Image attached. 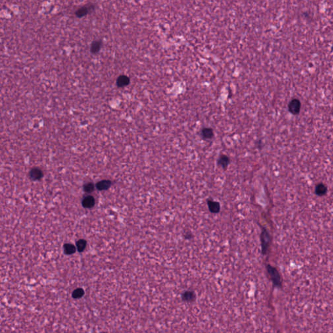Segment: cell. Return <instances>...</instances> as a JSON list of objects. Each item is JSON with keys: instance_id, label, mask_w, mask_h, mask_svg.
Segmentation results:
<instances>
[{"instance_id": "obj_1", "label": "cell", "mask_w": 333, "mask_h": 333, "mask_svg": "<svg viewBox=\"0 0 333 333\" xmlns=\"http://www.w3.org/2000/svg\"><path fill=\"white\" fill-rule=\"evenodd\" d=\"M94 9V6L93 5H86L85 6L80 7L79 9L76 11V15L78 18H82L89 14L91 11H93Z\"/></svg>"}, {"instance_id": "obj_2", "label": "cell", "mask_w": 333, "mask_h": 333, "mask_svg": "<svg viewBox=\"0 0 333 333\" xmlns=\"http://www.w3.org/2000/svg\"><path fill=\"white\" fill-rule=\"evenodd\" d=\"M217 163V165L220 167L223 168V169H227L230 163V159L227 155L221 154L219 157Z\"/></svg>"}, {"instance_id": "obj_3", "label": "cell", "mask_w": 333, "mask_h": 333, "mask_svg": "<svg viewBox=\"0 0 333 333\" xmlns=\"http://www.w3.org/2000/svg\"><path fill=\"white\" fill-rule=\"evenodd\" d=\"M200 135H201V137L203 139L209 140L214 137V132L213 129L211 128H204L200 132Z\"/></svg>"}, {"instance_id": "obj_4", "label": "cell", "mask_w": 333, "mask_h": 333, "mask_svg": "<svg viewBox=\"0 0 333 333\" xmlns=\"http://www.w3.org/2000/svg\"><path fill=\"white\" fill-rule=\"evenodd\" d=\"M301 109V103L298 100H294L289 105V109L293 114L298 113Z\"/></svg>"}, {"instance_id": "obj_5", "label": "cell", "mask_w": 333, "mask_h": 333, "mask_svg": "<svg viewBox=\"0 0 333 333\" xmlns=\"http://www.w3.org/2000/svg\"><path fill=\"white\" fill-rule=\"evenodd\" d=\"M95 204V199L92 196H87L83 199L82 201V205L84 208H91Z\"/></svg>"}, {"instance_id": "obj_6", "label": "cell", "mask_w": 333, "mask_h": 333, "mask_svg": "<svg viewBox=\"0 0 333 333\" xmlns=\"http://www.w3.org/2000/svg\"><path fill=\"white\" fill-rule=\"evenodd\" d=\"M42 172L39 168H33L29 172L30 178L33 180L41 179L42 177Z\"/></svg>"}, {"instance_id": "obj_7", "label": "cell", "mask_w": 333, "mask_h": 333, "mask_svg": "<svg viewBox=\"0 0 333 333\" xmlns=\"http://www.w3.org/2000/svg\"><path fill=\"white\" fill-rule=\"evenodd\" d=\"M111 182L109 180H102L96 183V188L98 190H106L111 186Z\"/></svg>"}, {"instance_id": "obj_8", "label": "cell", "mask_w": 333, "mask_h": 333, "mask_svg": "<svg viewBox=\"0 0 333 333\" xmlns=\"http://www.w3.org/2000/svg\"><path fill=\"white\" fill-rule=\"evenodd\" d=\"M130 83V79L126 76H120L118 78L117 83V85L120 87H124L127 85H128Z\"/></svg>"}, {"instance_id": "obj_9", "label": "cell", "mask_w": 333, "mask_h": 333, "mask_svg": "<svg viewBox=\"0 0 333 333\" xmlns=\"http://www.w3.org/2000/svg\"><path fill=\"white\" fill-rule=\"evenodd\" d=\"M102 46L101 41H94L91 46V51L93 54H96L100 51Z\"/></svg>"}, {"instance_id": "obj_10", "label": "cell", "mask_w": 333, "mask_h": 333, "mask_svg": "<svg viewBox=\"0 0 333 333\" xmlns=\"http://www.w3.org/2000/svg\"><path fill=\"white\" fill-rule=\"evenodd\" d=\"M76 251V248L74 245L70 243H66L64 245V252L66 254H74Z\"/></svg>"}, {"instance_id": "obj_11", "label": "cell", "mask_w": 333, "mask_h": 333, "mask_svg": "<svg viewBox=\"0 0 333 333\" xmlns=\"http://www.w3.org/2000/svg\"><path fill=\"white\" fill-rule=\"evenodd\" d=\"M327 187L323 184H319L316 187V193L319 196H323L327 193Z\"/></svg>"}, {"instance_id": "obj_12", "label": "cell", "mask_w": 333, "mask_h": 333, "mask_svg": "<svg viewBox=\"0 0 333 333\" xmlns=\"http://www.w3.org/2000/svg\"><path fill=\"white\" fill-rule=\"evenodd\" d=\"M87 246V242L85 239H79L76 242V247L79 252H83Z\"/></svg>"}, {"instance_id": "obj_13", "label": "cell", "mask_w": 333, "mask_h": 333, "mask_svg": "<svg viewBox=\"0 0 333 333\" xmlns=\"http://www.w3.org/2000/svg\"><path fill=\"white\" fill-rule=\"evenodd\" d=\"M84 295V290L82 288H78L75 290L73 293H72V297L74 299H79L81 298Z\"/></svg>"}, {"instance_id": "obj_14", "label": "cell", "mask_w": 333, "mask_h": 333, "mask_svg": "<svg viewBox=\"0 0 333 333\" xmlns=\"http://www.w3.org/2000/svg\"><path fill=\"white\" fill-rule=\"evenodd\" d=\"M94 189V184L92 183H88L84 186V191L87 193H91Z\"/></svg>"}]
</instances>
